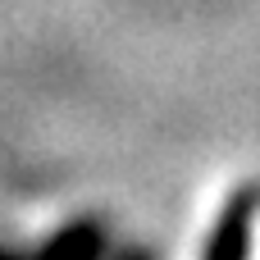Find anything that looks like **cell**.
I'll use <instances>...</instances> for the list:
<instances>
[{
  "mask_svg": "<svg viewBox=\"0 0 260 260\" xmlns=\"http://www.w3.org/2000/svg\"><path fill=\"white\" fill-rule=\"evenodd\" d=\"M256 206H260L256 187H238L229 197V206L219 210L201 260H247L251 256V215H256Z\"/></svg>",
  "mask_w": 260,
  "mask_h": 260,
  "instance_id": "6da1fadb",
  "label": "cell"
},
{
  "mask_svg": "<svg viewBox=\"0 0 260 260\" xmlns=\"http://www.w3.org/2000/svg\"><path fill=\"white\" fill-rule=\"evenodd\" d=\"M105 256V233L101 224H73L59 238H50V247L37 260H101Z\"/></svg>",
  "mask_w": 260,
  "mask_h": 260,
  "instance_id": "7a4b0ae2",
  "label": "cell"
},
{
  "mask_svg": "<svg viewBox=\"0 0 260 260\" xmlns=\"http://www.w3.org/2000/svg\"><path fill=\"white\" fill-rule=\"evenodd\" d=\"M0 260H23V256H9V251H0Z\"/></svg>",
  "mask_w": 260,
  "mask_h": 260,
  "instance_id": "3957f363",
  "label": "cell"
}]
</instances>
